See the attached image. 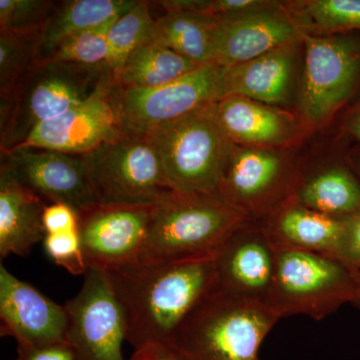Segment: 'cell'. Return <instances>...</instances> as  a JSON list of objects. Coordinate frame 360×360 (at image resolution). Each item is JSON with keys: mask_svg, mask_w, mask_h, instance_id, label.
Here are the masks:
<instances>
[{"mask_svg": "<svg viewBox=\"0 0 360 360\" xmlns=\"http://www.w3.org/2000/svg\"><path fill=\"white\" fill-rule=\"evenodd\" d=\"M106 274L124 316L127 341L134 349L148 342L169 345L180 324L217 288L213 257L135 262Z\"/></svg>", "mask_w": 360, "mask_h": 360, "instance_id": "1", "label": "cell"}, {"mask_svg": "<svg viewBox=\"0 0 360 360\" xmlns=\"http://www.w3.org/2000/svg\"><path fill=\"white\" fill-rule=\"evenodd\" d=\"M279 319L264 300L215 288L168 345L181 360H259V348Z\"/></svg>", "mask_w": 360, "mask_h": 360, "instance_id": "2", "label": "cell"}, {"mask_svg": "<svg viewBox=\"0 0 360 360\" xmlns=\"http://www.w3.org/2000/svg\"><path fill=\"white\" fill-rule=\"evenodd\" d=\"M110 73L108 65L37 63L0 91V151L18 148L33 129L86 101Z\"/></svg>", "mask_w": 360, "mask_h": 360, "instance_id": "3", "label": "cell"}, {"mask_svg": "<svg viewBox=\"0 0 360 360\" xmlns=\"http://www.w3.org/2000/svg\"><path fill=\"white\" fill-rule=\"evenodd\" d=\"M248 220L219 194L169 191L155 205L139 262L214 257L225 238Z\"/></svg>", "mask_w": 360, "mask_h": 360, "instance_id": "4", "label": "cell"}, {"mask_svg": "<svg viewBox=\"0 0 360 360\" xmlns=\"http://www.w3.org/2000/svg\"><path fill=\"white\" fill-rule=\"evenodd\" d=\"M84 158L96 203L155 205L174 191L149 132L127 130Z\"/></svg>", "mask_w": 360, "mask_h": 360, "instance_id": "5", "label": "cell"}, {"mask_svg": "<svg viewBox=\"0 0 360 360\" xmlns=\"http://www.w3.org/2000/svg\"><path fill=\"white\" fill-rule=\"evenodd\" d=\"M217 103L149 131L174 191L217 194L234 143L220 124Z\"/></svg>", "mask_w": 360, "mask_h": 360, "instance_id": "6", "label": "cell"}, {"mask_svg": "<svg viewBox=\"0 0 360 360\" xmlns=\"http://www.w3.org/2000/svg\"><path fill=\"white\" fill-rule=\"evenodd\" d=\"M276 251L267 303L281 319L302 314L319 321L354 302L356 272L335 257L281 246Z\"/></svg>", "mask_w": 360, "mask_h": 360, "instance_id": "7", "label": "cell"}, {"mask_svg": "<svg viewBox=\"0 0 360 360\" xmlns=\"http://www.w3.org/2000/svg\"><path fill=\"white\" fill-rule=\"evenodd\" d=\"M225 96L224 68L201 65L158 89H122L118 105L127 130L149 132L217 103Z\"/></svg>", "mask_w": 360, "mask_h": 360, "instance_id": "8", "label": "cell"}, {"mask_svg": "<svg viewBox=\"0 0 360 360\" xmlns=\"http://www.w3.org/2000/svg\"><path fill=\"white\" fill-rule=\"evenodd\" d=\"M65 307L66 343L75 360H124L125 319L106 272L89 269L82 288Z\"/></svg>", "mask_w": 360, "mask_h": 360, "instance_id": "9", "label": "cell"}, {"mask_svg": "<svg viewBox=\"0 0 360 360\" xmlns=\"http://www.w3.org/2000/svg\"><path fill=\"white\" fill-rule=\"evenodd\" d=\"M305 47L300 108L310 122H323L352 94L360 72V44L345 35L302 32Z\"/></svg>", "mask_w": 360, "mask_h": 360, "instance_id": "10", "label": "cell"}, {"mask_svg": "<svg viewBox=\"0 0 360 360\" xmlns=\"http://www.w3.org/2000/svg\"><path fill=\"white\" fill-rule=\"evenodd\" d=\"M125 131L118 105V84L110 73L86 101L33 129L16 148H44L84 155Z\"/></svg>", "mask_w": 360, "mask_h": 360, "instance_id": "11", "label": "cell"}, {"mask_svg": "<svg viewBox=\"0 0 360 360\" xmlns=\"http://www.w3.org/2000/svg\"><path fill=\"white\" fill-rule=\"evenodd\" d=\"M155 205L96 203L79 210L78 231L89 269L108 272L139 262Z\"/></svg>", "mask_w": 360, "mask_h": 360, "instance_id": "12", "label": "cell"}, {"mask_svg": "<svg viewBox=\"0 0 360 360\" xmlns=\"http://www.w3.org/2000/svg\"><path fill=\"white\" fill-rule=\"evenodd\" d=\"M0 163L44 200L70 205L77 212L96 203L84 155L20 148L1 153Z\"/></svg>", "mask_w": 360, "mask_h": 360, "instance_id": "13", "label": "cell"}, {"mask_svg": "<svg viewBox=\"0 0 360 360\" xmlns=\"http://www.w3.org/2000/svg\"><path fill=\"white\" fill-rule=\"evenodd\" d=\"M217 288L267 302L276 267V246L264 227L248 220L214 253Z\"/></svg>", "mask_w": 360, "mask_h": 360, "instance_id": "14", "label": "cell"}, {"mask_svg": "<svg viewBox=\"0 0 360 360\" xmlns=\"http://www.w3.org/2000/svg\"><path fill=\"white\" fill-rule=\"evenodd\" d=\"M283 161L259 149L232 148L217 194L248 219H265L288 200Z\"/></svg>", "mask_w": 360, "mask_h": 360, "instance_id": "15", "label": "cell"}, {"mask_svg": "<svg viewBox=\"0 0 360 360\" xmlns=\"http://www.w3.org/2000/svg\"><path fill=\"white\" fill-rule=\"evenodd\" d=\"M1 335L18 341V347L66 343L68 314L32 285L0 265Z\"/></svg>", "mask_w": 360, "mask_h": 360, "instance_id": "16", "label": "cell"}, {"mask_svg": "<svg viewBox=\"0 0 360 360\" xmlns=\"http://www.w3.org/2000/svg\"><path fill=\"white\" fill-rule=\"evenodd\" d=\"M302 32L281 4L221 21L214 63L240 65L277 49L300 44Z\"/></svg>", "mask_w": 360, "mask_h": 360, "instance_id": "17", "label": "cell"}, {"mask_svg": "<svg viewBox=\"0 0 360 360\" xmlns=\"http://www.w3.org/2000/svg\"><path fill=\"white\" fill-rule=\"evenodd\" d=\"M276 246L335 257L345 231L342 219L305 207L290 198L259 224Z\"/></svg>", "mask_w": 360, "mask_h": 360, "instance_id": "18", "label": "cell"}, {"mask_svg": "<svg viewBox=\"0 0 360 360\" xmlns=\"http://www.w3.org/2000/svg\"><path fill=\"white\" fill-rule=\"evenodd\" d=\"M46 205L0 163V257H25L44 238Z\"/></svg>", "mask_w": 360, "mask_h": 360, "instance_id": "19", "label": "cell"}, {"mask_svg": "<svg viewBox=\"0 0 360 360\" xmlns=\"http://www.w3.org/2000/svg\"><path fill=\"white\" fill-rule=\"evenodd\" d=\"M297 45H285L248 63L224 68L225 96H243L267 105L285 103Z\"/></svg>", "mask_w": 360, "mask_h": 360, "instance_id": "20", "label": "cell"}, {"mask_svg": "<svg viewBox=\"0 0 360 360\" xmlns=\"http://www.w3.org/2000/svg\"><path fill=\"white\" fill-rule=\"evenodd\" d=\"M217 117L232 142L269 146L285 141L291 134L288 118L245 97L227 96L217 103Z\"/></svg>", "mask_w": 360, "mask_h": 360, "instance_id": "21", "label": "cell"}, {"mask_svg": "<svg viewBox=\"0 0 360 360\" xmlns=\"http://www.w3.org/2000/svg\"><path fill=\"white\" fill-rule=\"evenodd\" d=\"M220 22L207 14L163 11L155 18L151 41L200 65L214 63Z\"/></svg>", "mask_w": 360, "mask_h": 360, "instance_id": "22", "label": "cell"}, {"mask_svg": "<svg viewBox=\"0 0 360 360\" xmlns=\"http://www.w3.org/2000/svg\"><path fill=\"white\" fill-rule=\"evenodd\" d=\"M136 1L137 0L56 1L51 18L40 32L39 59L66 37L112 22L131 8Z\"/></svg>", "mask_w": 360, "mask_h": 360, "instance_id": "23", "label": "cell"}, {"mask_svg": "<svg viewBox=\"0 0 360 360\" xmlns=\"http://www.w3.org/2000/svg\"><path fill=\"white\" fill-rule=\"evenodd\" d=\"M200 66L177 52L150 41L130 54L113 77L122 89H158Z\"/></svg>", "mask_w": 360, "mask_h": 360, "instance_id": "24", "label": "cell"}, {"mask_svg": "<svg viewBox=\"0 0 360 360\" xmlns=\"http://www.w3.org/2000/svg\"><path fill=\"white\" fill-rule=\"evenodd\" d=\"M291 198L315 212L343 219L360 210V182L345 168H328L307 177Z\"/></svg>", "mask_w": 360, "mask_h": 360, "instance_id": "25", "label": "cell"}, {"mask_svg": "<svg viewBox=\"0 0 360 360\" xmlns=\"http://www.w3.org/2000/svg\"><path fill=\"white\" fill-rule=\"evenodd\" d=\"M298 30L314 35L360 30V0H307L288 6Z\"/></svg>", "mask_w": 360, "mask_h": 360, "instance_id": "26", "label": "cell"}, {"mask_svg": "<svg viewBox=\"0 0 360 360\" xmlns=\"http://www.w3.org/2000/svg\"><path fill=\"white\" fill-rule=\"evenodd\" d=\"M151 1L137 0L131 8L113 21L108 33V65L113 75L136 49L153 39L155 18Z\"/></svg>", "mask_w": 360, "mask_h": 360, "instance_id": "27", "label": "cell"}, {"mask_svg": "<svg viewBox=\"0 0 360 360\" xmlns=\"http://www.w3.org/2000/svg\"><path fill=\"white\" fill-rule=\"evenodd\" d=\"M112 23L113 21L101 27L85 30L66 37L45 53L39 63H65L82 65H108L106 63L110 54L108 33Z\"/></svg>", "mask_w": 360, "mask_h": 360, "instance_id": "28", "label": "cell"}, {"mask_svg": "<svg viewBox=\"0 0 360 360\" xmlns=\"http://www.w3.org/2000/svg\"><path fill=\"white\" fill-rule=\"evenodd\" d=\"M40 32L0 30V91L11 89L39 59Z\"/></svg>", "mask_w": 360, "mask_h": 360, "instance_id": "29", "label": "cell"}, {"mask_svg": "<svg viewBox=\"0 0 360 360\" xmlns=\"http://www.w3.org/2000/svg\"><path fill=\"white\" fill-rule=\"evenodd\" d=\"M56 1L51 0H0V30L28 33L44 28Z\"/></svg>", "mask_w": 360, "mask_h": 360, "instance_id": "30", "label": "cell"}, {"mask_svg": "<svg viewBox=\"0 0 360 360\" xmlns=\"http://www.w3.org/2000/svg\"><path fill=\"white\" fill-rule=\"evenodd\" d=\"M44 245L45 252L54 264L73 276H84L89 271L79 231L45 234Z\"/></svg>", "mask_w": 360, "mask_h": 360, "instance_id": "31", "label": "cell"}, {"mask_svg": "<svg viewBox=\"0 0 360 360\" xmlns=\"http://www.w3.org/2000/svg\"><path fill=\"white\" fill-rule=\"evenodd\" d=\"M342 220L345 231L335 257L354 271L360 272V210Z\"/></svg>", "mask_w": 360, "mask_h": 360, "instance_id": "32", "label": "cell"}, {"mask_svg": "<svg viewBox=\"0 0 360 360\" xmlns=\"http://www.w3.org/2000/svg\"><path fill=\"white\" fill-rule=\"evenodd\" d=\"M78 212L63 203H51L45 206L42 224L45 234L78 231Z\"/></svg>", "mask_w": 360, "mask_h": 360, "instance_id": "33", "label": "cell"}, {"mask_svg": "<svg viewBox=\"0 0 360 360\" xmlns=\"http://www.w3.org/2000/svg\"><path fill=\"white\" fill-rule=\"evenodd\" d=\"M15 360H75V356L68 343H56L42 347H18Z\"/></svg>", "mask_w": 360, "mask_h": 360, "instance_id": "34", "label": "cell"}, {"mask_svg": "<svg viewBox=\"0 0 360 360\" xmlns=\"http://www.w3.org/2000/svg\"><path fill=\"white\" fill-rule=\"evenodd\" d=\"M129 360H181L167 343L148 342L134 349Z\"/></svg>", "mask_w": 360, "mask_h": 360, "instance_id": "35", "label": "cell"}, {"mask_svg": "<svg viewBox=\"0 0 360 360\" xmlns=\"http://www.w3.org/2000/svg\"><path fill=\"white\" fill-rule=\"evenodd\" d=\"M352 134H354V136L360 141V113L356 116V117H355L354 122H352Z\"/></svg>", "mask_w": 360, "mask_h": 360, "instance_id": "36", "label": "cell"}, {"mask_svg": "<svg viewBox=\"0 0 360 360\" xmlns=\"http://www.w3.org/2000/svg\"><path fill=\"white\" fill-rule=\"evenodd\" d=\"M356 295H355V298L354 302H352V304H354V307H359L360 309V272H356Z\"/></svg>", "mask_w": 360, "mask_h": 360, "instance_id": "37", "label": "cell"}]
</instances>
